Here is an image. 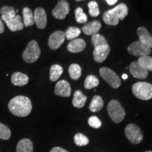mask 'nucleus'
<instances>
[{"instance_id":"f257e3e1","label":"nucleus","mask_w":152,"mask_h":152,"mask_svg":"<svg viewBox=\"0 0 152 152\" xmlns=\"http://www.w3.org/2000/svg\"><path fill=\"white\" fill-rule=\"evenodd\" d=\"M9 111L18 117H26L30 113L33 105L30 99L27 96L19 95L11 99L9 102Z\"/></svg>"},{"instance_id":"f03ea898","label":"nucleus","mask_w":152,"mask_h":152,"mask_svg":"<svg viewBox=\"0 0 152 152\" xmlns=\"http://www.w3.org/2000/svg\"><path fill=\"white\" fill-rule=\"evenodd\" d=\"M128 14V8L125 4L121 3L115 8L106 11L103 14V20L106 25L116 26L119 20H123Z\"/></svg>"},{"instance_id":"7ed1b4c3","label":"nucleus","mask_w":152,"mask_h":152,"mask_svg":"<svg viewBox=\"0 0 152 152\" xmlns=\"http://www.w3.org/2000/svg\"><path fill=\"white\" fill-rule=\"evenodd\" d=\"M132 91L137 98L147 101L152 98V85L147 82H138L132 85Z\"/></svg>"},{"instance_id":"20e7f679","label":"nucleus","mask_w":152,"mask_h":152,"mask_svg":"<svg viewBox=\"0 0 152 152\" xmlns=\"http://www.w3.org/2000/svg\"><path fill=\"white\" fill-rule=\"evenodd\" d=\"M107 111L111 119L115 123L122 122L125 116L124 108L117 100L110 101L107 105Z\"/></svg>"},{"instance_id":"39448f33","label":"nucleus","mask_w":152,"mask_h":152,"mask_svg":"<svg viewBox=\"0 0 152 152\" xmlns=\"http://www.w3.org/2000/svg\"><path fill=\"white\" fill-rule=\"evenodd\" d=\"M41 54V50L37 42L35 40L30 41L23 52L22 57L26 63L32 64L37 61Z\"/></svg>"},{"instance_id":"423d86ee","label":"nucleus","mask_w":152,"mask_h":152,"mask_svg":"<svg viewBox=\"0 0 152 152\" xmlns=\"http://www.w3.org/2000/svg\"><path fill=\"white\" fill-rule=\"evenodd\" d=\"M101 77L111 86L112 88L117 89L121 86V81L118 75L111 69L107 67H102L99 70Z\"/></svg>"},{"instance_id":"0eeeda50","label":"nucleus","mask_w":152,"mask_h":152,"mask_svg":"<svg viewBox=\"0 0 152 152\" xmlns=\"http://www.w3.org/2000/svg\"><path fill=\"white\" fill-rule=\"evenodd\" d=\"M125 134L128 140L133 144H140L143 140V134L138 125L133 123L128 124L125 128Z\"/></svg>"},{"instance_id":"6e6552de","label":"nucleus","mask_w":152,"mask_h":152,"mask_svg":"<svg viewBox=\"0 0 152 152\" xmlns=\"http://www.w3.org/2000/svg\"><path fill=\"white\" fill-rule=\"evenodd\" d=\"M128 52L129 54L136 56H149L151 54V48L146 46L145 45L140 42V41H135L131 43L128 47Z\"/></svg>"},{"instance_id":"1a4fd4ad","label":"nucleus","mask_w":152,"mask_h":152,"mask_svg":"<svg viewBox=\"0 0 152 152\" xmlns=\"http://www.w3.org/2000/svg\"><path fill=\"white\" fill-rule=\"evenodd\" d=\"M70 6L66 0H60L52 10V15L58 20H64L69 14Z\"/></svg>"},{"instance_id":"9d476101","label":"nucleus","mask_w":152,"mask_h":152,"mask_svg":"<svg viewBox=\"0 0 152 152\" xmlns=\"http://www.w3.org/2000/svg\"><path fill=\"white\" fill-rule=\"evenodd\" d=\"M66 39V36L64 32L58 30L54 32L49 36L48 45L49 48L56 50L61 46L62 44L64 42Z\"/></svg>"},{"instance_id":"9b49d317","label":"nucleus","mask_w":152,"mask_h":152,"mask_svg":"<svg viewBox=\"0 0 152 152\" xmlns=\"http://www.w3.org/2000/svg\"><path fill=\"white\" fill-rule=\"evenodd\" d=\"M110 51H111V48L109 44L94 47V51H93V57L95 61L97 63L104 62L109 56Z\"/></svg>"},{"instance_id":"f8f14e48","label":"nucleus","mask_w":152,"mask_h":152,"mask_svg":"<svg viewBox=\"0 0 152 152\" xmlns=\"http://www.w3.org/2000/svg\"><path fill=\"white\" fill-rule=\"evenodd\" d=\"M54 93L57 96L69 97L71 94V87L69 83L64 80L58 81L55 85Z\"/></svg>"},{"instance_id":"ddd939ff","label":"nucleus","mask_w":152,"mask_h":152,"mask_svg":"<svg viewBox=\"0 0 152 152\" xmlns=\"http://www.w3.org/2000/svg\"><path fill=\"white\" fill-rule=\"evenodd\" d=\"M130 72L133 77L137 79H145L148 76V71L140 65L137 61H133L130 64Z\"/></svg>"},{"instance_id":"4468645a","label":"nucleus","mask_w":152,"mask_h":152,"mask_svg":"<svg viewBox=\"0 0 152 152\" xmlns=\"http://www.w3.org/2000/svg\"><path fill=\"white\" fill-rule=\"evenodd\" d=\"M34 20L37 28L39 29H44L47 23V14L45 9L42 8H37L34 13Z\"/></svg>"},{"instance_id":"2eb2a0df","label":"nucleus","mask_w":152,"mask_h":152,"mask_svg":"<svg viewBox=\"0 0 152 152\" xmlns=\"http://www.w3.org/2000/svg\"><path fill=\"white\" fill-rule=\"evenodd\" d=\"M137 34L139 37V41L146 46L152 48V35L149 33L147 28L144 27L138 28Z\"/></svg>"},{"instance_id":"dca6fc26","label":"nucleus","mask_w":152,"mask_h":152,"mask_svg":"<svg viewBox=\"0 0 152 152\" xmlns=\"http://www.w3.org/2000/svg\"><path fill=\"white\" fill-rule=\"evenodd\" d=\"M4 23L7 24L9 29L12 32L21 30L24 27V25L21 20V17L19 15H16L14 18H9L8 20H5Z\"/></svg>"},{"instance_id":"f3484780","label":"nucleus","mask_w":152,"mask_h":152,"mask_svg":"<svg viewBox=\"0 0 152 152\" xmlns=\"http://www.w3.org/2000/svg\"><path fill=\"white\" fill-rule=\"evenodd\" d=\"M86 47V43L84 39L76 38L68 43L67 49L69 52L79 53L83 52Z\"/></svg>"},{"instance_id":"a211bd4d","label":"nucleus","mask_w":152,"mask_h":152,"mask_svg":"<svg viewBox=\"0 0 152 152\" xmlns=\"http://www.w3.org/2000/svg\"><path fill=\"white\" fill-rule=\"evenodd\" d=\"M101 28H102V24L99 20H93L85 24L82 28V30L85 35L92 36L98 33Z\"/></svg>"},{"instance_id":"6ab92c4d","label":"nucleus","mask_w":152,"mask_h":152,"mask_svg":"<svg viewBox=\"0 0 152 152\" xmlns=\"http://www.w3.org/2000/svg\"><path fill=\"white\" fill-rule=\"evenodd\" d=\"M11 83L16 86H24L28 83L29 77L26 74L20 72H16L11 75Z\"/></svg>"},{"instance_id":"aec40b11","label":"nucleus","mask_w":152,"mask_h":152,"mask_svg":"<svg viewBox=\"0 0 152 152\" xmlns=\"http://www.w3.org/2000/svg\"><path fill=\"white\" fill-rule=\"evenodd\" d=\"M86 102V96L84 95L82 91L76 90L75 92H74L73 101H72L74 107L77 108V109H81V108L84 107Z\"/></svg>"},{"instance_id":"412c9836","label":"nucleus","mask_w":152,"mask_h":152,"mask_svg":"<svg viewBox=\"0 0 152 152\" xmlns=\"http://www.w3.org/2000/svg\"><path fill=\"white\" fill-rule=\"evenodd\" d=\"M16 152H33V142L29 139H22L17 144Z\"/></svg>"},{"instance_id":"4be33fe9","label":"nucleus","mask_w":152,"mask_h":152,"mask_svg":"<svg viewBox=\"0 0 152 152\" xmlns=\"http://www.w3.org/2000/svg\"><path fill=\"white\" fill-rule=\"evenodd\" d=\"M104 106V101L99 95H95L91 101L89 109L92 112H98L102 110Z\"/></svg>"},{"instance_id":"5701e85b","label":"nucleus","mask_w":152,"mask_h":152,"mask_svg":"<svg viewBox=\"0 0 152 152\" xmlns=\"http://www.w3.org/2000/svg\"><path fill=\"white\" fill-rule=\"evenodd\" d=\"M23 25L26 27L31 26L35 23L34 14L31 9L28 7H25L23 9Z\"/></svg>"},{"instance_id":"b1692460","label":"nucleus","mask_w":152,"mask_h":152,"mask_svg":"<svg viewBox=\"0 0 152 152\" xmlns=\"http://www.w3.org/2000/svg\"><path fill=\"white\" fill-rule=\"evenodd\" d=\"M0 14L1 15V20L5 21L9 18H14L16 15V11L14 7L4 6L0 9Z\"/></svg>"},{"instance_id":"393cba45","label":"nucleus","mask_w":152,"mask_h":152,"mask_svg":"<svg viewBox=\"0 0 152 152\" xmlns=\"http://www.w3.org/2000/svg\"><path fill=\"white\" fill-rule=\"evenodd\" d=\"M64 69L60 65L58 64H54L51 66L50 68V75H49V79L51 81L56 82L60 78L61 75H62Z\"/></svg>"},{"instance_id":"a878e982","label":"nucleus","mask_w":152,"mask_h":152,"mask_svg":"<svg viewBox=\"0 0 152 152\" xmlns=\"http://www.w3.org/2000/svg\"><path fill=\"white\" fill-rule=\"evenodd\" d=\"M68 73L71 79H73V80H77L82 75L80 66L77 64H71L68 68Z\"/></svg>"},{"instance_id":"bb28decb","label":"nucleus","mask_w":152,"mask_h":152,"mask_svg":"<svg viewBox=\"0 0 152 152\" xmlns=\"http://www.w3.org/2000/svg\"><path fill=\"white\" fill-rule=\"evenodd\" d=\"M99 84V81L97 77L93 75H90L85 79L84 87L87 90H91V89L97 87Z\"/></svg>"},{"instance_id":"cd10ccee","label":"nucleus","mask_w":152,"mask_h":152,"mask_svg":"<svg viewBox=\"0 0 152 152\" xmlns=\"http://www.w3.org/2000/svg\"><path fill=\"white\" fill-rule=\"evenodd\" d=\"M137 62L147 71H152V57L150 56H140Z\"/></svg>"},{"instance_id":"c85d7f7f","label":"nucleus","mask_w":152,"mask_h":152,"mask_svg":"<svg viewBox=\"0 0 152 152\" xmlns=\"http://www.w3.org/2000/svg\"><path fill=\"white\" fill-rule=\"evenodd\" d=\"M64 33L66 39L68 40H73L80 35L81 30L77 27H69L66 30V32H64Z\"/></svg>"},{"instance_id":"c756f323","label":"nucleus","mask_w":152,"mask_h":152,"mask_svg":"<svg viewBox=\"0 0 152 152\" xmlns=\"http://www.w3.org/2000/svg\"><path fill=\"white\" fill-rule=\"evenodd\" d=\"M74 142L78 147H84L89 144V139L82 133H77L74 136Z\"/></svg>"},{"instance_id":"7c9ffc66","label":"nucleus","mask_w":152,"mask_h":152,"mask_svg":"<svg viewBox=\"0 0 152 152\" xmlns=\"http://www.w3.org/2000/svg\"><path fill=\"white\" fill-rule=\"evenodd\" d=\"M92 43L94 47L108 45V42L106 39V38L99 33H96L92 36Z\"/></svg>"},{"instance_id":"2f4dec72","label":"nucleus","mask_w":152,"mask_h":152,"mask_svg":"<svg viewBox=\"0 0 152 152\" xmlns=\"http://www.w3.org/2000/svg\"><path fill=\"white\" fill-rule=\"evenodd\" d=\"M76 21L79 23H86L87 20V16L83 11L81 7H77L75 11Z\"/></svg>"},{"instance_id":"473e14b6","label":"nucleus","mask_w":152,"mask_h":152,"mask_svg":"<svg viewBox=\"0 0 152 152\" xmlns=\"http://www.w3.org/2000/svg\"><path fill=\"white\" fill-rule=\"evenodd\" d=\"M89 14L92 17H97L100 14L98 4L95 1H90L88 3Z\"/></svg>"},{"instance_id":"72a5a7b5","label":"nucleus","mask_w":152,"mask_h":152,"mask_svg":"<svg viewBox=\"0 0 152 152\" xmlns=\"http://www.w3.org/2000/svg\"><path fill=\"white\" fill-rule=\"evenodd\" d=\"M11 132L7 125L0 123V139L4 140H7L11 137Z\"/></svg>"},{"instance_id":"f704fd0d","label":"nucleus","mask_w":152,"mask_h":152,"mask_svg":"<svg viewBox=\"0 0 152 152\" xmlns=\"http://www.w3.org/2000/svg\"><path fill=\"white\" fill-rule=\"evenodd\" d=\"M88 124L93 128L98 129L102 126V121H101V120L97 116L92 115V116L89 118Z\"/></svg>"},{"instance_id":"c9c22d12","label":"nucleus","mask_w":152,"mask_h":152,"mask_svg":"<svg viewBox=\"0 0 152 152\" xmlns=\"http://www.w3.org/2000/svg\"><path fill=\"white\" fill-rule=\"evenodd\" d=\"M49 152H69V151H68L66 149H63V148H61V147H56L52 148Z\"/></svg>"},{"instance_id":"e433bc0d","label":"nucleus","mask_w":152,"mask_h":152,"mask_svg":"<svg viewBox=\"0 0 152 152\" xmlns=\"http://www.w3.org/2000/svg\"><path fill=\"white\" fill-rule=\"evenodd\" d=\"M4 31V26L2 20L0 18V33H3Z\"/></svg>"},{"instance_id":"4c0bfd02","label":"nucleus","mask_w":152,"mask_h":152,"mask_svg":"<svg viewBox=\"0 0 152 152\" xmlns=\"http://www.w3.org/2000/svg\"><path fill=\"white\" fill-rule=\"evenodd\" d=\"M106 1L109 5H113L117 2L118 0H106Z\"/></svg>"},{"instance_id":"58836bf2","label":"nucleus","mask_w":152,"mask_h":152,"mask_svg":"<svg viewBox=\"0 0 152 152\" xmlns=\"http://www.w3.org/2000/svg\"><path fill=\"white\" fill-rule=\"evenodd\" d=\"M122 77L123 80L128 79V75H126V74H123V75H122Z\"/></svg>"},{"instance_id":"ea45409f","label":"nucleus","mask_w":152,"mask_h":152,"mask_svg":"<svg viewBox=\"0 0 152 152\" xmlns=\"http://www.w3.org/2000/svg\"><path fill=\"white\" fill-rule=\"evenodd\" d=\"M77 1H85V0H75Z\"/></svg>"},{"instance_id":"a19ab883","label":"nucleus","mask_w":152,"mask_h":152,"mask_svg":"<svg viewBox=\"0 0 152 152\" xmlns=\"http://www.w3.org/2000/svg\"><path fill=\"white\" fill-rule=\"evenodd\" d=\"M144 152H152V151H144Z\"/></svg>"}]
</instances>
